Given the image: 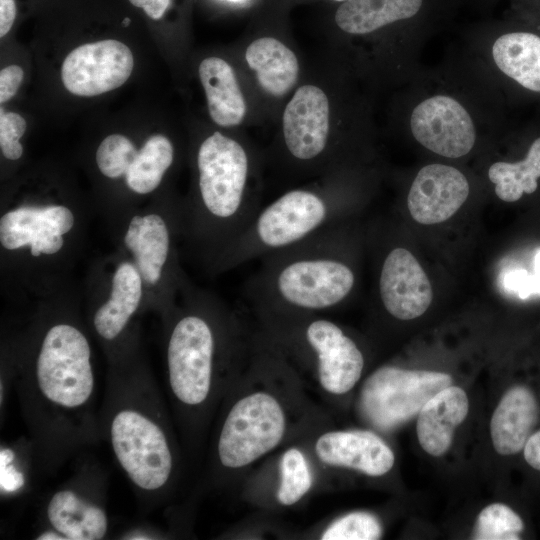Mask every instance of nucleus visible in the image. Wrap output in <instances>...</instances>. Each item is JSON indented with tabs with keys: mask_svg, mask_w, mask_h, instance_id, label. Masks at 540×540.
Returning a JSON list of instances; mask_svg holds the SVG:
<instances>
[{
	"mask_svg": "<svg viewBox=\"0 0 540 540\" xmlns=\"http://www.w3.org/2000/svg\"><path fill=\"white\" fill-rule=\"evenodd\" d=\"M92 338L70 285L35 300L28 321L4 342L2 362L17 379L43 466L60 464L100 436Z\"/></svg>",
	"mask_w": 540,
	"mask_h": 540,
	"instance_id": "nucleus-1",
	"label": "nucleus"
},
{
	"mask_svg": "<svg viewBox=\"0 0 540 540\" xmlns=\"http://www.w3.org/2000/svg\"><path fill=\"white\" fill-rule=\"evenodd\" d=\"M92 213L78 202L54 197L2 203L0 272L6 294L37 300L71 285Z\"/></svg>",
	"mask_w": 540,
	"mask_h": 540,
	"instance_id": "nucleus-2",
	"label": "nucleus"
},
{
	"mask_svg": "<svg viewBox=\"0 0 540 540\" xmlns=\"http://www.w3.org/2000/svg\"><path fill=\"white\" fill-rule=\"evenodd\" d=\"M109 366V385L99 417L101 433L140 497L156 501L174 469L157 387L140 351Z\"/></svg>",
	"mask_w": 540,
	"mask_h": 540,
	"instance_id": "nucleus-3",
	"label": "nucleus"
},
{
	"mask_svg": "<svg viewBox=\"0 0 540 540\" xmlns=\"http://www.w3.org/2000/svg\"><path fill=\"white\" fill-rule=\"evenodd\" d=\"M196 188L181 203L182 243L210 273L261 208L249 193L250 158L236 140L216 131L196 153Z\"/></svg>",
	"mask_w": 540,
	"mask_h": 540,
	"instance_id": "nucleus-4",
	"label": "nucleus"
},
{
	"mask_svg": "<svg viewBox=\"0 0 540 540\" xmlns=\"http://www.w3.org/2000/svg\"><path fill=\"white\" fill-rule=\"evenodd\" d=\"M260 259V267L244 286V295L260 311L328 310L343 303L356 285L341 223Z\"/></svg>",
	"mask_w": 540,
	"mask_h": 540,
	"instance_id": "nucleus-5",
	"label": "nucleus"
},
{
	"mask_svg": "<svg viewBox=\"0 0 540 540\" xmlns=\"http://www.w3.org/2000/svg\"><path fill=\"white\" fill-rule=\"evenodd\" d=\"M225 315L217 295L188 280L161 316L168 385L184 406L197 407L209 397Z\"/></svg>",
	"mask_w": 540,
	"mask_h": 540,
	"instance_id": "nucleus-6",
	"label": "nucleus"
},
{
	"mask_svg": "<svg viewBox=\"0 0 540 540\" xmlns=\"http://www.w3.org/2000/svg\"><path fill=\"white\" fill-rule=\"evenodd\" d=\"M182 204L154 202L137 207L107 224L115 249L139 271L146 312L162 316L189 280L181 267Z\"/></svg>",
	"mask_w": 540,
	"mask_h": 540,
	"instance_id": "nucleus-7",
	"label": "nucleus"
},
{
	"mask_svg": "<svg viewBox=\"0 0 540 540\" xmlns=\"http://www.w3.org/2000/svg\"><path fill=\"white\" fill-rule=\"evenodd\" d=\"M345 208L343 198L330 188L292 189L259 209L209 274L230 271L339 224Z\"/></svg>",
	"mask_w": 540,
	"mask_h": 540,
	"instance_id": "nucleus-8",
	"label": "nucleus"
},
{
	"mask_svg": "<svg viewBox=\"0 0 540 540\" xmlns=\"http://www.w3.org/2000/svg\"><path fill=\"white\" fill-rule=\"evenodd\" d=\"M85 322L109 364L140 351L138 320L146 312L145 287L135 265L121 252L94 259L84 284Z\"/></svg>",
	"mask_w": 540,
	"mask_h": 540,
	"instance_id": "nucleus-9",
	"label": "nucleus"
},
{
	"mask_svg": "<svg viewBox=\"0 0 540 540\" xmlns=\"http://www.w3.org/2000/svg\"><path fill=\"white\" fill-rule=\"evenodd\" d=\"M451 382L446 373L383 367L366 380L360 396L361 411L376 428L390 430L412 419Z\"/></svg>",
	"mask_w": 540,
	"mask_h": 540,
	"instance_id": "nucleus-10",
	"label": "nucleus"
},
{
	"mask_svg": "<svg viewBox=\"0 0 540 540\" xmlns=\"http://www.w3.org/2000/svg\"><path fill=\"white\" fill-rule=\"evenodd\" d=\"M285 432V415L270 394L257 392L241 398L222 425L217 452L227 468H240L279 444Z\"/></svg>",
	"mask_w": 540,
	"mask_h": 540,
	"instance_id": "nucleus-11",
	"label": "nucleus"
},
{
	"mask_svg": "<svg viewBox=\"0 0 540 540\" xmlns=\"http://www.w3.org/2000/svg\"><path fill=\"white\" fill-rule=\"evenodd\" d=\"M293 314L299 321V337L316 358L322 387L333 394L351 390L364 367V356L355 341L330 320Z\"/></svg>",
	"mask_w": 540,
	"mask_h": 540,
	"instance_id": "nucleus-12",
	"label": "nucleus"
},
{
	"mask_svg": "<svg viewBox=\"0 0 540 540\" xmlns=\"http://www.w3.org/2000/svg\"><path fill=\"white\" fill-rule=\"evenodd\" d=\"M133 65L127 45L117 40H102L71 51L62 64L61 79L70 93L91 97L123 85Z\"/></svg>",
	"mask_w": 540,
	"mask_h": 540,
	"instance_id": "nucleus-13",
	"label": "nucleus"
},
{
	"mask_svg": "<svg viewBox=\"0 0 540 540\" xmlns=\"http://www.w3.org/2000/svg\"><path fill=\"white\" fill-rule=\"evenodd\" d=\"M410 127L422 146L448 158L468 154L476 141L470 114L456 99L446 95L420 102L412 111Z\"/></svg>",
	"mask_w": 540,
	"mask_h": 540,
	"instance_id": "nucleus-14",
	"label": "nucleus"
},
{
	"mask_svg": "<svg viewBox=\"0 0 540 540\" xmlns=\"http://www.w3.org/2000/svg\"><path fill=\"white\" fill-rule=\"evenodd\" d=\"M44 516L47 528L58 532L63 540H100L109 528L107 511L98 492L78 477L51 494Z\"/></svg>",
	"mask_w": 540,
	"mask_h": 540,
	"instance_id": "nucleus-15",
	"label": "nucleus"
},
{
	"mask_svg": "<svg viewBox=\"0 0 540 540\" xmlns=\"http://www.w3.org/2000/svg\"><path fill=\"white\" fill-rule=\"evenodd\" d=\"M329 102L322 89L306 84L299 87L283 113L285 148L294 160L310 163L327 149Z\"/></svg>",
	"mask_w": 540,
	"mask_h": 540,
	"instance_id": "nucleus-16",
	"label": "nucleus"
},
{
	"mask_svg": "<svg viewBox=\"0 0 540 540\" xmlns=\"http://www.w3.org/2000/svg\"><path fill=\"white\" fill-rule=\"evenodd\" d=\"M378 294L383 308L399 320L421 316L432 302L430 281L413 254L395 247L384 257L379 277Z\"/></svg>",
	"mask_w": 540,
	"mask_h": 540,
	"instance_id": "nucleus-17",
	"label": "nucleus"
},
{
	"mask_svg": "<svg viewBox=\"0 0 540 540\" xmlns=\"http://www.w3.org/2000/svg\"><path fill=\"white\" fill-rule=\"evenodd\" d=\"M470 187L458 169L429 164L417 173L407 196V207L412 218L425 225L449 219L463 205Z\"/></svg>",
	"mask_w": 540,
	"mask_h": 540,
	"instance_id": "nucleus-18",
	"label": "nucleus"
},
{
	"mask_svg": "<svg viewBox=\"0 0 540 540\" xmlns=\"http://www.w3.org/2000/svg\"><path fill=\"white\" fill-rule=\"evenodd\" d=\"M321 461L348 467L370 476L386 474L394 464L391 448L369 431H335L321 435L315 445Z\"/></svg>",
	"mask_w": 540,
	"mask_h": 540,
	"instance_id": "nucleus-19",
	"label": "nucleus"
},
{
	"mask_svg": "<svg viewBox=\"0 0 540 540\" xmlns=\"http://www.w3.org/2000/svg\"><path fill=\"white\" fill-rule=\"evenodd\" d=\"M540 406L536 394L524 384L509 388L493 412L490 433L500 455L521 452L538 425Z\"/></svg>",
	"mask_w": 540,
	"mask_h": 540,
	"instance_id": "nucleus-20",
	"label": "nucleus"
},
{
	"mask_svg": "<svg viewBox=\"0 0 540 540\" xmlns=\"http://www.w3.org/2000/svg\"><path fill=\"white\" fill-rule=\"evenodd\" d=\"M469 410L468 397L457 386L443 388L429 399L418 413L417 437L424 451L443 455L450 447L455 429Z\"/></svg>",
	"mask_w": 540,
	"mask_h": 540,
	"instance_id": "nucleus-21",
	"label": "nucleus"
},
{
	"mask_svg": "<svg viewBox=\"0 0 540 540\" xmlns=\"http://www.w3.org/2000/svg\"><path fill=\"white\" fill-rule=\"evenodd\" d=\"M198 72L212 120L221 127L240 124L246 103L233 68L221 58L208 57L202 60Z\"/></svg>",
	"mask_w": 540,
	"mask_h": 540,
	"instance_id": "nucleus-22",
	"label": "nucleus"
},
{
	"mask_svg": "<svg viewBox=\"0 0 540 540\" xmlns=\"http://www.w3.org/2000/svg\"><path fill=\"white\" fill-rule=\"evenodd\" d=\"M245 59L256 72L260 87L272 96L285 95L298 79L299 63L296 55L273 37L254 40L246 49Z\"/></svg>",
	"mask_w": 540,
	"mask_h": 540,
	"instance_id": "nucleus-23",
	"label": "nucleus"
},
{
	"mask_svg": "<svg viewBox=\"0 0 540 540\" xmlns=\"http://www.w3.org/2000/svg\"><path fill=\"white\" fill-rule=\"evenodd\" d=\"M497 67L519 85L540 93V36L529 32L501 35L492 46Z\"/></svg>",
	"mask_w": 540,
	"mask_h": 540,
	"instance_id": "nucleus-24",
	"label": "nucleus"
},
{
	"mask_svg": "<svg viewBox=\"0 0 540 540\" xmlns=\"http://www.w3.org/2000/svg\"><path fill=\"white\" fill-rule=\"evenodd\" d=\"M423 0H346L335 13L337 26L346 33L368 34L418 13Z\"/></svg>",
	"mask_w": 540,
	"mask_h": 540,
	"instance_id": "nucleus-25",
	"label": "nucleus"
},
{
	"mask_svg": "<svg viewBox=\"0 0 540 540\" xmlns=\"http://www.w3.org/2000/svg\"><path fill=\"white\" fill-rule=\"evenodd\" d=\"M174 157L173 144L166 136L154 134L146 139L123 180L130 193L131 210L137 208L134 199L150 196L159 189Z\"/></svg>",
	"mask_w": 540,
	"mask_h": 540,
	"instance_id": "nucleus-26",
	"label": "nucleus"
},
{
	"mask_svg": "<svg viewBox=\"0 0 540 540\" xmlns=\"http://www.w3.org/2000/svg\"><path fill=\"white\" fill-rule=\"evenodd\" d=\"M488 177L495 184L496 195L505 202H515L523 193H533L540 178V137L533 141L523 160L492 164Z\"/></svg>",
	"mask_w": 540,
	"mask_h": 540,
	"instance_id": "nucleus-27",
	"label": "nucleus"
},
{
	"mask_svg": "<svg viewBox=\"0 0 540 540\" xmlns=\"http://www.w3.org/2000/svg\"><path fill=\"white\" fill-rule=\"evenodd\" d=\"M139 149L121 134L105 137L95 152V164L101 176L110 181H122L135 161Z\"/></svg>",
	"mask_w": 540,
	"mask_h": 540,
	"instance_id": "nucleus-28",
	"label": "nucleus"
},
{
	"mask_svg": "<svg viewBox=\"0 0 540 540\" xmlns=\"http://www.w3.org/2000/svg\"><path fill=\"white\" fill-rule=\"evenodd\" d=\"M525 524L520 515L509 506L494 503L479 514L473 538L479 540H518Z\"/></svg>",
	"mask_w": 540,
	"mask_h": 540,
	"instance_id": "nucleus-29",
	"label": "nucleus"
},
{
	"mask_svg": "<svg viewBox=\"0 0 540 540\" xmlns=\"http://www.w3.org/2000/svg\"><path fill=\"white\" fill-rule=\"evenodd\" d=\"M281 483L277 493L283 505L299 501L310 489L312 475L304 455L296 448L287 450L281 459Z\"/></svg>",
	"mask_w": 540,
	"mask_h": 540,
	"instance_id": "nucleus-30",
	"label": "nucleus"
},
{
	"mask_svg": "<svg viewBox=\"0 0 540 540\" xmlns=\"http://www.w3.org/2000/svg\"><path fill=\"white\" fill-rule=\"evenodd\" d=\"M382 534L378 519L366 512H353L334 521L322 534L323 540H375Z\"/></svg>",
	"mask_w": 540,
	"mask_h": 540,
	"instance_id": "nucleus-31",
	"label": "nucleus"
},
{
	"mask_svg": "<svg viewBox=\"0 0 540 540\" xmlns=\"http://www.w3.org/2000/svg\"><path fill=\"white\" fill-rule=\"evenodd\" d=\"M25 119L15 112H4L0 115V149L2 156L9 161H17L23 155L20 138L26 131Z\"/></svg>",
	"mask_w": 540,
	"mask_h": 540,
	"instance_id": "nucleus-32",
	"label": "nucleus"
},
{
	"mask_svg": "<svg viewBox=\"0 0 540 540\" xmlns=\"http://www.w3.org/2000/svg\"><path fill=\"white\" fill-rule=\"evenodd\" d=\"M0 488L2 494H12L25 485V476L17 466L15 454L10 448H1Z\"/></svg>",
	"mask_w": 540,
	"mask_h": 540,
	"instance_id": "nucleus-33",
	"label": "nucleus"
},
{
	"mask_svg": "<svg viewBox=\"0 0 540 540\" xmlns=\"http://www.w3.org/2000/svg\"><path fill=\"white\" fill-rule=\"evenodd\" d=\"M503 284L506 290L515 293L522 299L535 294L533 275L522 268L512 269L506 272L503 278Z\"/></svg>",
	"mask_w": 540,
	"mask_h": 540,
	"instance_id": "nucleus-34",
	"label": "nucleus"
},
{
	"mask_svg": "<svg viewBox=\"0 0 540 540\" xmlns=\"http://www.w3.org/2000/svg\"><path fill=\"white\" fill-rule=\"evenodd\" d=\"M24 72L18 65H10L0 72V102L11 99L18 91Z\"/></svg>",
	"mask_w": 540,
	"mask_h": 540,
	"instance_id": "nucleus-35",
	"label": "nucleus"
},
{
	"mask_svg": "<svg viewBox=\"0 0 540 540\" xmlns=\"http://www.w3.org/2000/svg\"><path fill=\"white\" fill-rule=\"evenodd\" d=\"M522 452L526 464L533 470L540 472V427L536 428L530 435Z\"/></svg>",
	"mask_w": 540,
	"mask_h": 540,
	"instance_id": "nucleus-36",
	"label": "nucleus"
},
{
	"mask_svg": "<svg viewBox=\"0 0 540 540\" xmlns=\"http://www.w3.org/2000/svg\"><path fill=\"white\" fill-rule=\"evenodd\" d=\"M130 3L144 12L152 19H160L166 12L171 0H129Z\"/></svg>",
	"mask_w": 540,
	"mask_h": 540,
	"instance_id": "nucleus-37",
	"label": "nucleus"
},
{
	"mask_svg": "<svg viewBox=\"0 0 540 540\" xmlns=\"http://www.w3.org/2000/svg\"><path fill=\"white\" fill-rule=\"evenodd\" d=\"M16 16L14 0H0V36H5L11 29Z\"/></svg>",
	"mask_w": 540,
	"mask_h": 540,
	"instance_id": "nucleus-38",
	"label": "nucleus"
},
{
	"mask_svg": "<svg viewBox=\"0 0 540 540\" xmlns=\"http://www.w3.org/2000/svg\"><path fill=\"white\" fill-rule=\"evenodd\" d=\"M532 275L534 279L535 294H540V249L537 250L534 257V271Z\"/></svg>",
	"mask_w": 540,
	"mask_h": 540,
	"instance_id": "nucleus-39",
	"label": "nucleus"
},
{
	"mask_svg": "<svg viewBox=\"0 0 540 540\" xmlns=\"http://www.w3.org/2000/svg\"><path fill=\"white\" fill-rule=\"evenodd\" d=\"M128 23H129V18H126V19L123 21V24L126 26V25H128Z\"/></svg>",
	"mask_w": 540,
	"mask_h": 540,
	"instance_id": "nucleus-40",
	"label": "nucleus"
},
{
	"mask_svg": "<svg viewBox=\"0 0 540 540\" xmlns=\"http://www.w3.org/2000/svg\"><path fill=\"white\" fill-rule=\"evenodd\" d=\"M229 1H232V2H239V1H242V0H229Z\"/></svg>",
	"mask_w": 540,
	"mask_h": 540,
	"instance_id": "nucleus-41",
	"label": "nucleus"
},
{
	"mask_svg": "<svg viewBox=\"0 0 540 540\" xmlns=\"http://www.w3.org/2000/svg\"><path fill=\"white\" fill-rule=\"evenodd\" d=\"M334 1H339V2H341V1H346V0H334Z\"/></svg>",
	"mask_w": 540,
	"mask_h": 540,
	"instance_id": "nucleus-42",
	"label": "nucleus"
}]
</instances>
